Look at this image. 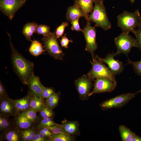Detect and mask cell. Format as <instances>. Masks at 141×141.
Returning a JSON list of instances; mask_svg holds the SVG:
<instances>
[{"instance_id": "obj_44", "label": "cell", "mask_w": 141, "mask_h": 141, "mask_svg": "<svg viewBox=\"0 0 141 141\" xmlns=\"http://www.w3.org/2000/svg\"><path fill=\"white\" fill-rule=\"evenodd\" d=\"M131 3H133L135 2V0H130Z\"/></svg>"}, {"instance_id": "obj_33", "label": "cell", "mask_w": 141, "mask_h": 141, "mask_svg": "<svg viewBox=\"0 0 141 141\" xmlns=\"http://www.w3.org/2000/svg\"><path fill=\"white\" fill-rule=\"evenodd\" d=\"M53 118H48L40 119L37 124H38L46 127H51L56 125L58 124L53 121Z\"/></svg>"}, {"instance_id": "obj_20", "label": "cell", "mask_w": 141, "mask_h": 141, "mask_svg": "<svg viewBox=\"0 0 141 141\" xmlns=\"http://www.w3.org/2000/svg\"><path fill=\"white\" fill-rule=\"evenodd\" d=\"M14 120L16 127L20 130L34 127L35 124L21 113L18 114Z\"/></svg>"}, {"instance_id": "obj_18", "label": "cell", "mask_w": 141, "mask_h": 141, "mask_svg": "<svg viewBox=\"0 0 141 141\" xmlns=\"http://www.w3.org/2000/svg\"><path fill=\"white\" fill-rule=\"evenodd\" d=\"M94 0H74V4L78 6L83 11L85 17L87 20L90 15L93 11Z\"/></svg>"}, {"instance_id": "obj_26", "label": "cell", "mask_w": 141, "mask_h": 141, "mask_svg": "<svg viewBox=\"0 0 141 141\" xmlns=\"http://www.w3.org/2000/svg\"><path fill=\"white\" fill-rule=\"evenodd\" d=\"M45 105L44 102L41 98L35 96H31L30 109L39 112L43 108Z\"/></svg>"}, {"instance_id": "obj_11", "label": "cell", "mask_w": 141, "mask_h": 141, "mask_svg": "<svg viewBox=\"0 0 141 141\" xmlns=\"http://www.w3.org/2000/svg\"><path fill=\"white\" fill-rule=\"evenodd\" d=\"M94 80V88L89 97L96 93L111 92L115 89L117 85V83L107 78H97Z\"/></svg>"}, {"instance_id": "obj_37", "label": "cell", "mask_w": 141, "mask_h": 141, "mask_svg": "<svg viewBox=\"0 0 141 141\" xmlns=\"http://www.w3.org/2000/svg\"><path fill=\"white\" fill-rule=\"evenodd\" d=\"M137 44V48L141 51V24L137 28L134 34Z\"/></svg>"}, {"instance_id": "obj_9", "label": "cell", "mask_w": 141, "mask_h": 141, "mask_svg": "<svg viewBox=\"0 0 141 141\" xmlns=\"http://www.w3.org/2000/svg\"><path fill=\"white\" fill-rule=\"evenodd\" d=\"M92 81L87 75L85 74L75 80L74 84L81 100H87L89 97L92 85Z\"/></svg>"}, {"instance_id": "obj_32", "label": "cell", "mask_w": 141, "mask_h": 141, "mask_svg": "<svg viewBox=\"0 0 141 141\" xmlns=\"http://www.w3.org/2000/svg\"><path fill=\"white\" fill-rule=\"evenodd\" d=\"M50 30V26L40 24L37 26L35 33L39 35H42L43 36H46L52 33Z\"/></svg>"}, {"instance_id": "obj_43", "label": "cell", "mask_w": 141, "mask_h": 141, "mask_svg": "<svg viewBox=\"0 0 141 141\" xmlns=\"http://www.w3.org/2000/svg\"><path fill=\"white\" fill-rule=\"evenodd\" d=\"M94 0V3L95 2H99L103 1L104 0Z\"/></svg>"}, {"instance_id": "obj_35", "label": "cell", "mask_w": 141, "mask_h": 141, "mask_svg": "<svg viewBox=\"0 0 141 141\" xmlns=\"http://www.w3.org/2000/svg\"><path fill=\"white\" fill-rule=\"evenodd\" d=\"M56 92L53 88L51 87H44L42 94V97L44 102L46 99Z\"/></svg>"}, {"instance_id": "obj_6", "label": "cell", "mask_w": 141, "mask_h": 141, "mask_svg": "<svg viewBox=\"0 0 141 141\" xmlns=\"http://www.w3.org/2000/svg\"><path fill=\"white\" fill-rule=\"evenodd\" d=\"M141 90L135 93H129L122 94L102 102L99 105L102 110H106L111 108H120L126 104L134 98Z\"/></svg>"}, {"instance_id": "obj_15", "label": "cell", "mask_w": 141, "mask_h": 141, "mask_svg": "<svg viewBox=\"0 0 141 141\" xmlns=\"http://www.w3.org/2000/svg\"><path fill=\"white\" fill-rule=\"evenodd\" d=\"M59 125L65 133L72 136L80 135L79 124L77 121L65 120Z\"/></svg>"}, {"instance_id": "obj_8", "label": "cell", "mask_w": 141, "mask_h": 141, "mask_svg": "<svg viewBox=\"0 0 141 141\" xmlns=\"http://www.w3.org/2000/svg\"><path fill=\"white\" fill-rule=\"evenodd\" d=\"M87 21L86 26L82 30V32L85 38L86 45L85 50L90 52L93 58L95 56L94 52L98 48L96 42V27L91 25V21Z\"/></svg>"}, {"instance_id": "obj_4", "label": "cell", "mask_w": 141, "mask_h": 141, "mask_svg": "<svg viewBox=\"0 0 141 141\" xmlns=\"http://www.w3.org/2000/svg\"><path fill=\"white\" fill-rule=\"evenodd\" d=\"M55 30L51 34L43 36L42 39L44 49L55 60H62L64 56L57 40Z\"/></svg>"}, {"instance_id": "obj_5", "label": "cell", "mask_w": 141, "mask_h": 141, "mask_svg": "<svg viewBox=\"0 0 141 141\" xmlns=\"http://www.w3.org/2000/svg\"><path fill=\"white\" fill-rule=\"evenodd\" d=\"M92 61H90L92 65L91 70L87 75L92 80L99 78H108L114 82L117 83L115 75L109 68L103 63L98 60L96 56L92 58Z\"/></svg>"}, {"instance_id": "obj_13", "label": "cell", "mask_w": 141, "mask_h": 141, "mask_svg": "<svg viewBox=\"0 0 141 141\" xmlns=\"http://www.w3.org/2000/svg\"><path fill=\"white\" fill-rule=\"evenodd\" d=\"M27 85L28 87L27 94L31 96H35L43 100L42 94L44 86L41 83L39 77L33 75L29 80Z\"/></svg>"}, {"instance_id": "obj_22", "label": "cell", "mask_w": 141, "mask_h": 141, "mask_svg": "<svg viewBox=\"0 0 141 141\" xmlns=\"http://www.w3.org/2000/svg\"><path fill=\"white\" fill-rule=\"evenodd\" d=\"M38 24L35 22H28L23 26L22 30V33L28 41L32 42L31 37L33 34L35 33Z\"/></svg>"}, {"instance_id": "obj_41", "label": "cell", "mask_w": 141, "mask_h": 141, "mask_svg": "<svg viewBox=\"0 0 141 141\" xmlns=\"http://www.w3.org/2000/svg\"><path fill=\"white\" fill-rule=\"evenodd\" d=\"M60 43L61 46L66 48H68V44L69 42H73L72 40H69L66 37V34L65 33L64 35L62 36L60 40Z\"/></svg>"}, {"instance_id": "obj_38", "label": "cell", "mask_w": 141, "mask_h": 141, "mask_svg": "<svg viewBox=\"0 0 141 141\" xmlns=\"http://www.w3.org/2000/svg\"><path fill=\"white\" fill-rule=\"evenodd\" d=\"M46 127L54 134L64 133L63 130L59 124L54 126Z\"/></svg>"}, {"instance_id": "obj_1", "label": "cell", "mask_w": 141, "mask_h": 141, "mask_svg": "<svg viewBox=\"0 0 141 141\" xmlns=\"http://www.w3.org/2000/svg\"><path fill=\"white\" fill-rule=\"evenodd\" d=\"M7 33L10 38L11 60L13 68L22 84L27 85L30 79L34 74V64L18 51L12 43L10 35Z\"/></svg>"}, {"instance_id": "obj_30", "label": "cell", "mask_w": 141, "mask_h": 141, "mask_svg": "<svg viewBox=\"0 0 141 141\" xmlns=\"http://www.w3.org/2000/svg\"><path fill=\"white\" fill-rule=\"evenodd\" d=\"M39 112L38 116L40 119L49 117L53 118L55 116L54 112L52 109L45 105L43 108Z\"/></svg>"}, {"instance_id": "obj_2", "label": "cell", "mask_w": 141, "mask_h": 141, "mask_svg": "<svg viewBox=\"0 0 141 141\" xmlns=\"http://www.w3.org/2000/svg\"><path fill=\"white\" fill-rule=\"evenodd\" d=\"M118 25L122 32L134 34L141 24V16L139 10L134 12L125 11L117 17Z\"/></svg>"}, {"instance_id": "obj_39", "label": "cell", "mask_w": 141, "mask_h": 141, "mask_svg": "<svg viewBox=\"0 0 141 141\" xmlns=\"http://www.w3.org/2000/svg\"><path fill=\"white\" fill-rule=\"evenodd\" d=\"M48 139L42 133L36 131L31 141H48Z\"/></svg>"}, {"instance_id": "obj_40", "label": "cell", "mask_w": 141, "mask_h": 141, "mask_svg": "<svg viewBox=\"0 0 141 141\" xmlns=\"http://www.w3.org/2000/svg\"><path fill=\"white\" fill-rule=\"evenodd\" d=\"M79 18L76 19L71 22V24L72 25L71 29L72 31H82L80 28L79 24Z\"/></svg>"}, {"instance_id": "obj_29", "label": "cell", "mask_w": 141, "mask_h": 141, "mask_svg": "<svg viewBox=\"0 0 141 141\" xmlns=\"http://www.w3.org/2000/svg\"><path fill=\"white\" fill-rule=\"evenodd\" d=\"M37 112L35 110L30 109L21 113L34 124H37L40 119L37 115Z\"/></svg>"}, {"instance_id": "obj_45", "label": "cell", "mask_w": 141, "mask_h": 141, "mask_svg": "<svg viewBox=\"0 0 141 141\" xmlns=\"http://www.w3.org/2000/svg\"></svg>"}, {"instance_id": "obj_17", "label": "cell", "mask_w": 141, "mask_h": 141, "mask_svg": "<svg viewBox=\"0 0 141 141\" xmlns=\"http://www.w3.org/2000/svg\"><path fill=\"white\" fill-rule=\"evenodd\" d=\"M20 131V130L16 128L0 132V141H21Z\"/></svg>"}, {"instance_id": "obj_34", "label": "cell", "mask_w": 141, "mask_h": 141, "mask_svg": "<svg viewBox=\"0 0 141 141\" xmlns=\"http://www.w3.org/2000/svg\"><path fill=\"white\" fill-rule=\"evenodd\" d=\"M127 64L132 65L134 71L139 76L141 77V60L137 62L131 61L128 58Z\"/></svg>"}, {"instance_id": "obj_25", "label": "cell", "mask_w": 141, "mask_h": 141, "mask_svg": "<svg viewBox=\"0 0 141 141\" xmlns=\"http://www.w3.org/2000/svg\"><path fill=\"white\" fill-rule=\"evenodd\" d=\"M36 131L34 127L20 130V136L21 141H31Z\"/></svg>"}, {"instance_id": "obj_10", "label": "cell", "mask_w": 141, "mask_h": 141, "mask_svg": "<svg viewBox=\"0 0 141 141\" xmlns=\"http://www.w3.org/2000/svg\"><path fill=\"white\" fill-rule=\"evenodd\" d=\"M26 0H0L1 11L11 20L16 12L25 4Z\"/></svg>"}, {"instance_id": "obj_21", "label": "cell", "mask_w": 141, "mask_h": 141, "mask_svg": "<svg viewBox=\"0 0 141 141\" xmlns=\"http://www.w3.org/2000/svg\"><path fill=\"white\" fill-rule=\"evenodd\" d=\"M17 128L14 119H10L5 115L0 114V131L4 132L7 130Z\"/></svg>"}, {"instance_id": "obj_31", "label": "cell", "mask_w": 141, "mask_h": 141, "mask_svg": "<svg viewBox=\"0 0 141 141\" xmlns=\"http://www.w3.org/2000/svg\"><path fill=\"white\" fill-rule=\"evenodd\" d=\"M34 127L36 131L43 134L49 139L51 138L54 135L46 126L39 124H35Z\"/></svg>"}, {"instance_id": "obj_16", "label": "cell", "mask_w": 141, "mask_h": 141, "mask_svg": "<svg viewBox=\"0 0 141 141\" xmlns=\"http://www.w3.org/2000/svg\"><path fill=\"white\" fill-rule=\"evenodd\" d=\"M31 98V96L27 94L20 99H14L11 98L16 108L18 114L30 109Z\"/></svg>"}, {"instance_id": "obj_36", "label": "cell", "mask_w": 141, "mask_h": 141, "mask_svg": "<svg viewBox=\"0 0 141 141\" xmlns=\"http://www.w3.org/2000/svg\"><path fill=\"white\" fill-rule=\"evenodd\" d=\"M69 24L66 22H63L55 30L57 38L62 36L64 32L65 28L68 26Z\"/></svg>"}, {"instance_id": "obj_3", "label": "cell", "mask_w": 141, "mask_h": 141, "mask_svg": "<svg viewBox=\"0 0 141 141\" xmlns=\"http://www.w3.org/2000/svg\"><path fill=\"white\" fill-rule=\"evenodd\" d=\"M94 3L93 11L86 20L95 23L96 27H101L105 31L109 30L112 25L108 19L103 2Z\"/></svg>"}, {"instance_id": "obj_23", "label": "cell", "mask_w": 141, "mask_h": 141, "mask_svg": "<svg viewBox=\"0 0 141 141\" xmlns=\"http://www.w3.org/2000/svg\"><path fill=\"white\" fill-rule=\"evenodd\" d=\"M119 130L122 141H132L136 135L128 128L123 125L119 126Z\"/></svg>"}, {"instance_id": "obj_27", "label": "cell", "mask_w": 141, "mask_h": 141, "mask_svg": "<svg viewBox=\"0 0 141 141\" xmlns=\"http://www.w3.org/2000/svg\"><path fill=\"white\" fill-rule=\"evenodd\" d=\"M60 92L56 93L45 99V105L52 109L55 108L57 105L60 99Z\"/></svg>"}, {"instance_id": "obj_12", "label": "cell", "mask_w": 141, "mask_h": 141, "mask_svg": "<svg viewBox=\"0 0 141 141\" xmlns=\"http://www.w3.org/2000/svg\"><path fill=\"white\" fill-rule=\"evenodd\" d=\"M118 55L116 52L108 54L104 58H101L97 55L96 57L99 61L106 63L109 68L115 75L120 74L124 69L123 63L114 58L115 56Z\"/></svg>"}, {"instance_id": "obj_14", "label": "cell", "mask_w": 141, "mask_h": 141, "mask_svg": "<svg viewBox=\"0 0 141 141\" xmlns=\"http://www.w3.org/2000/svg\"><path fill=\"white\" fill-rule=\"evenodd\" d=\"M17 114L16 108L10 98L9 97L0 98V114L9 117H15Z\"/></svg>"}, {"instance_id": "obj_42", "label": "cell", "mask_w": 141, "mask_h": 141, "mask_svg": "<svg viewBox=\"0 0 141 141\" xmlns=\"http://www.w3.org/2000/svg\"><path fill=\"white\" fill-rule=\"evenodd\" d=\"M9 97L4 85L1 81H0V98Z\"/></svg>"}, {"instance_id": "obj_28", "label": "cell", "mask_w": 141, "mask_h": 141, "mask_svg": "<svg viewBox=\"0 0 141 141\" xmlns=\"http://www.w3.org/2000/svg\"><path fill=\"white\" fill-rule=\"evenodd\" d=\"M74 136L67 134L64 133L54 134L48 141H75Z\"/></svg>"}, {"instance_id": "obj_19", "label": "cell", "mask_w": 141, "mask_h": 141, "mask_svg": "<svg viewBox=\"0 0 141 141\" xmlns=\"http://www.w3.org/2000/svg\"><path fill=\"white\" fill-rule=\"evenodd\" d=\"M82 17H85L84 13L77 5L74 4L68 8L66 18L68 21L71 22L76 19Z\"/></svg>"}, {"instance_id": "obj_7", "label": "cell", "mask_w": 141, "mask_h": 141, "mask_svg": "<svg viewBox=\"0 0 141 141\" xmlns=\"http://www.w3.org/2000/svg\"><path fill=\"white\" fill-rule=\"evenodd\" d=\"M117 48L116 52L119 55L121 53L127 55L133 47L137 48L136 39L129 34L122 32L114 39Z\"/></svg>"}, {"instance_id": "obj_24", "label": "cell", "mask_w": 141, "mask_h": 141, "mask_svg": "<svg viewBox=\"0 0 141 141\" xmlns=\"http://www.w3.org/2000/svg\"><path fill=\"white\" fill-rule=\"evenodd\" d=\"M29 51L32 55L35 56H37L46 51L42 44L36 40H34L32 42Z\"/></svg>"}]
</instances>
